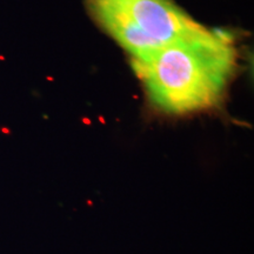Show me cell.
Wrapping results in <instances>:
<instances>
[{
    "label": "cell",
    "instance_id": "obj_1",
    "mask_svg": "<svg viewBox=\"0 0 254 254\" xmlns=\"http://www.w3.org/2000/svg\"><path fill=\"white\" fill-rule=\"evenodd\" d=\"M237 62L231 37L201 26L132 65L157 109L189 114L220 104Z\"/></svg>",
    "mask_w": 254,
    "mask_h": 254
},
{
    "label": "cell",
    "instance_id": "obj_2",
    "mask_svg": "<svg viewBox=\"0 0 254 254\" xmlns=\"http://www.w3.org/2000/svg\"><path fill=\"white\" fill-rule=\"evenodd\" d=\"M86 6L132 60L147 58L202 26L173 0H86Z\"/></svg>",
    "mask_w": 254,
    "mask_h": 254
}]
</instances>
